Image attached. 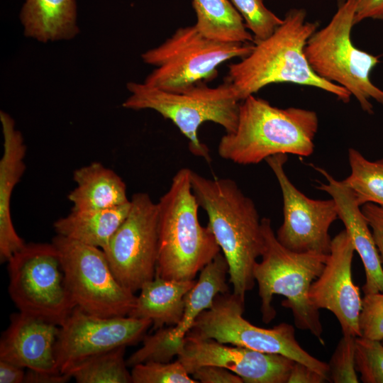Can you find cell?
Wrapping results in <instances>:
<instances>
[{
    "instance_id": "ba28073f",
    "label": "cell",
    "mask_w": 383,
    "mask_h": 383,
    "mask_svg": "<svg viewBox=\"0 0 383 383\" xmlns=\"http://www.w3.org/2000/svg\"><path fill=\"white\" fill-rule=\"evenodd\" d=\"M253 46V43L209 38L194 25L179 28L164 43L141 55L145 63L156 67L144 82L165 91L179 92L214 77L221 64L245 57Z\"/></svg>"
},
{
    "instance_id": "9a60e30c",
    "label": "cell",
    "mask_w": 383,
    "mask_h": 383,
    "mask_svg": "<svg viewBox=\"0 0 383 383\" xmlns=\"http://www.w3.org/2000/svg\"><path fill=\"white\" fill-rule=\"evenodd\" d=\"M177 360L192 374L204 365L226 368L245 383H287L295 361L287 356L227 345L187 333Z\"/></svg>"
},
{
    "instance_id": "74e56055",
    "label": "cell",
    "mask_w": 383,
    "mask_h": 383,
    "mask_svg": "<svg viewBox=\"0 0 383 383\" xmlns=\"http://www.w3.org/2000/svg\"><path fill=\"white\" fill-rule=\"evenodd\" d=\"M72 378L69 374L61 372H48L27 370L24 382L26 383H65Z\"/></svg>"
},
{
    "instance_id": "603a6c76",
    "label": "cell",
    "mask_w": 383,
    "mask_h": 383,
    "mask_svg": "<svg viewBox=\"0 0 383 383\" xmlns=\"http://www.w3.org/2000/svg\"><path fill=\"white\" fill-rule=\"evenodd\" d=\"M128 204L97 210H72L56 220L53 228L57 235L103 250L127 216Z\"/></svg>"
},
{
    "instance_id": "4316f807",
    "label": "cell",
    "mask_w": 383,
    "mask_h": 383,
    "mask_svg": "<svg viewBox=\"0 0 383 383\" xmlns=\"http://www.w3.org/2000/svg\"><path fill=\"white\" fill-rule=\"evenodd\" d=\"M126 347H119L94 355L70 373L77 383H131V373L124 359Z\"/></svg>"
},
{
    "instance_id": "7402d4cb",
    "label": "cell",
    "mask_w": 383,
    "mask_h": 383,
    "mask_svg": "<svg viewBox=\"0 0 383 383\" xmlns=\"http://www.w3.org/2000/svg\"><path fill=\"white\" fill-rule=\"evenodd\" d=\"M73 179L76 187L67 196L72 210L106 209L130 202L123 180L101 162L76 169Z\"/></svg>"
},
{
    "instance_id": "836d02e7",
    "label": "cell",
    "mask_w": 383,
    "mask_h": 383,
    "mask_svg": "<svg viewBox=\"0 0 383 383\" xmlns=\"http://www.w3.org/2000/svg\"><path fill=\"white\" fill-rule=\"evenodd\" d=\"M383 264V206L367 203L361 206Z\"/></svg>"
},
{
    "instance_id": "8d00e7d4",
    "label": "cell",
    "mask_w": 383,
    "mask_h": 383,
    "mask_svg": "<svg viewBox=\"0 0 383 383\" xmlns=\"http://www.w3.org/2000/svg\"><path fill=\"white\" fill-rule=\"evenodd\" d=\"M326 381L327 379L316 370L295 361L287 383H323Z\"/></svg>"
},
{
    "instance_id": "d590c367",
    "label": "cell",
    "mask_w": 383,
    "mask_h": 383,
    "mask_svg": "<svg viewBox=\"0 0 383 383\" xmlns=\"http://www.w3.org/2000/svg\"><path fill=\"white\" fill-rule=\"evenodd\" d=\"M367 18L383 19V0H357L354 24Z\"/></svg>"
},
{
    "instance_id": "ab89813d",
    "label": "cell",
    "mask_w": 383,
    "mask_h": 383,
    "mask_svg": "<svg viewBox=\"0 0 383 383\" xmlns=\"http://www.w3.org/2000/svg\"><path fill=\"white\" fill-rule=\"evenodd\" d=\"M382 343H383V340H382Z\"/></svg>"
},
{
    "instance_id": "cb8c5ba5",
    "label": "cell",
    "mask_w": 383,
    "mask_h": 383,
    "mask_svg": "<svg viewBox=\"0 0 383 383\" xmlns=\"http://www.w3.org/2000/svg\"><path fill=\"white\" fill-rule=\"evenodd\" d=\"M228 275V262L220 252L200 271L199 279L187 294L182 318L177 326H172L171 338H184L198 316L211 307L216 296L229 292Z\"/></svg>"
},
{
    "instance_id": "f1b7e54d",
    "label": "cell",
    "mask_w": 383,
    "mask_h": 383,
    "mask_svg": "<svg viewBox=\"0 0 383 383\" xmlns=\"http://www.w3.org/2000/svg\"><path fill=\"white\" fill-rule=\"evenodd\" d=\"M243 18L254 43L270 37L283 23L264 4L263 0H229Z\"/></svg>"
},
{
    "instance_id": "ac0fdd59",
    "label": "cell",
    "mask_w": 383,
    "mask_h": 383,
    "mask_svg": "<svg viewBox=\"0 0 383 383\" xmlns=\"http://www.w3.org/2000/svg\"><path fill=\"white\" fill-rule=\"evenodd\" d=\"M313 167L326 179L327 183L319 182L317 187L328 193L335 201L338 218L362 262L365 272L364 294L383 292L382 263L361 206L343 181L335 179L324 169Z\"/></svg>"
},
{
    "instance_id": "ffe728a7",
    "label": "cell",
    "mask_w": 383,
    "mask_h": 383,
    "mask_svg": "<svg viewBox=\"0 0 383 383\" xmlns=\"http://www.w3.org/2000/svg\"><path fill=\"white\" fill-rule=\"evenodd\" d=\"M19 17L24 35L40 43L70 40L79 31L76 0H26Z\"/></svg>"
},
{
    "instance_id": "d4e9b609",
    "label": "cell",
    "mask_w": 383,
    "mask_h": 383,
    "mask_svg": "<svg viewBox=\"0 0 383 383\" xmlns=\"http://www.w3.org/2000/svg\"><path fill=\"white\" fill-rule=\"evenodd\" d=\"M196 22L204 36L223 42L254 43L240 13L229 0H192Z\"/></svg>"
},
{
    "instance_id": "5bb4252c",
    "label": "cell",
    "mask_w": 383,
    "mask_h": 383,
    "mask_svg": "<svg viewBox=\"0 0 383 383\" xmlns=\"http://www.w3.org/2000/svg\"><path fill=\"white\" fill-rule=\"evenodd\" d=\"M265 161L275 175L282 194L284 219L275 233L279 242L294 252L328 255L332 241L329 228L338 218L333 199H312L300 192L284 171L287 154L274 155Z\"/></svg>"
},
{
    "instance_id": "e575fe53",
    "label": "cell",
    "mask_w": 383,
    "mask_h": 383,
    "mask_svg": "<svg viewBox=\"0 0 383 383\" xmlns=\"http://www.w3.org/2000/svg\"><path fill=\"white\" fill-rule=\"evenodd\" d=\"M191 375L201 383H243V379L231 371L216 365H204Z\"/></svg>"
},
{
    "instance_id": "5b68a950",
    "label": "cell",
    "mask_w": 383,
    "mask_h": 383,
    "mask_svg": "<svg viewBox=\"0 0 383 383\" xmlns=\"http://www.w3.org/2000/svg\"><path fill=\"white\" fill-rule=\"evenodd\" d=\"M261 223L265 249L261 261L255 265L253 275L258 285L262 321L268 323L276 316L274 295L284 296L286 299L282 305L291 309L296 327L309 331L324 345L319 309L311 303L309 291L323 270L328 255L290 250L277 240L270 218H262Z\"/></svg>"
},
{
    "instance_id": "7a4b0ae2",
    "label": "cell",
    "mask_w": 383,
    "mask_h": 383,
    "mask_svg": "<svg viewBox=\"0 0 383 383\" xmlns=\"http://www.w3.org/2000/svg\"><path fill=\"white\" fill-rule=\"evenodd\" d=\"M304 9H292L283 23L267 38L254 43L251 52L228 66L225 81L240 101L263 87L276 83H292L318 88L348 103L352 96L344 87L318 77L304 54L310 36L318 23L306 20Z\"/></svg>"
},
{
    "instance_id": "8fae6325",
    "label": "cell",
    "mask_w": 383,
    "mask_h": 383,
    "mask_svg": "<svg viewBox=\"0 0 383 383\" xmlns=\"http://www.w3.org/2000/svg\"><path fill=\"white\" fill-rule=\"evenodd\" d=\"M67 289L75 306L99 317L128 316L137 296L116 278L104 251L56 235Z\"/></svg>"
},
{
    "instance_id": "2e32d148",
    "label": "cell",
    "mask_w": 383,
    "mask_h": 383,
    "mask_svg": "<svg viewBox=\"0 0 383 383\" xmlns=\"http://www.w3.org/2000/svg\"><path fill=\"white\" fill-rule=\"evenodd\" d=\"M355 248L345 230L332 238L331 251L320 275L313 282L309 299L318 309L337 318L343 335L361 336L359 318L362 299L352 275Z\"/></svg>"
},
{
    "instance_id": "6da1fadb",
    "label": "cell",
    "mask_w": 383,
    "mask_h": 383,
    "mask_svg": "<svg viewBox=\"0 0 383 383\" xmlns=\"http://www.w3.org/2000/svg\"><path fill=\"white\" fill-rule=\"evenodd\" d=\"M191 186L228 265L233 293L245 300L255 283L253 269L265 249L261 219L253 201L235 181L206 178L191 170Z\"/></svg>"
},
{
    "instance_id": "1f68e13d",
    "label": "cell",
    "mask_w": 383,
    "mask_h": 383,
    "mask_svg": "<svg viewBox=\"0 0 383 383\" xmlns=\"http://www.w3.org/2000/svg\"><path fill=\"white\" fill-rule=\"evenodd\" d=\"M355 338L344 335L331 357L328 365V382L334 383H358L355 368Z\"/></svg>"
},
{
    "instance_id": "277c9868",
    "label": "cell",
    "mask_w": 383,
    "mask_h": 383,
    "mask_svg": "<svg viewBox=\"0 0 383 383\" xmlns=\"http://www.w3.org/2000/svg\"><path fill=\"white\" fill-rule=\"evenodd\" d=\"M191 170L182 168L160 199L158 250L155 276L193 280L221 252L210 228L199 220V206L193 193Z\"/></svg>"
},
{
    "instance_id": "83f0119b",
    "label": "cell",
    "mask_w": 383,
    "mask_h": 383,
    "mask_svg": "<svg viewBox=\"0 0 383 383\" xmlns=\"http://www.w3.org/2000/svg\"><path fill=\"white\" fill-rule=\"evenodd\" d=\"M172 326L156 329L155 333L145 335L143 345L133 353L126 360L128 367L148 362H168L174 356L181 353L184 338L173 339L170 336Z\"/></svg>"
},
{
    "instance_id": "e0dca14e",
    "label": "cell",
    "mask_w": 383,
    "mask_h": 383,
    "mask_svg": "<svg viewBox=\"0 0 383 383\" xmlns=\"http://www.w3.org/2000/svg\"><path fill=\"white\" fill-rule=\"evenodd\" d=\"M60 326L18 311L10 316V323L0 340V360L27 370L60 372L56 358Z\"/></svg>"
},
{
    "instance_id": "52a82bcc",
    "label": "cell",
    "mask_w": 383,
    "mask_h": 383,
    "mask_svg": "<svg viewBox=\"0 0 383 383\" xmlns=\"http://www.w3.org/2000/svg\"><path fill=\"white\" fill-rule=\"evenodd\" d=\"M357 1H339L330 22L308 39L304 54L315 74L346 89L362 109L372 114L371 99L383 105V90L370 79L379 60L356 48L351 40Z\"/></svg>"
},
{
    "instance_id": "484cf974",
    "label": "cell",
    "mask_w": 383,
    "mask_h": 383,
    "mask_svg": "<svg viewBox=\"0 0 383 383\" xmlns=\"http://www.w3.org/2000/svg\"><path fill=\"white\" fill-rule=\"evenodd\" d=\"M348 159L351 172L343 182L359 205L373 203L383 206V160L370 161L354 148L349 149Z\"/></svg>"
},
{
    "instance_id": "4fadbf2b",
    "label": "cell",
    "mask_w": 383,
    "mask_h": 383,
    "mask_svg": "<svg viewBox=\"0 0 383 383\" xmlns=\"http://www.w3.org/2000/svg\"><path fill=\"white\" fill-rule=\"evenodd\" d=\"M152 324L149 319L128 316L99 317L76 306L60 326L55 348L58 368L70 374L94 355L135 345Z\"/></svg>"
},
{
    "instance_id": "f546056e",
    "label": "cell",
    "mask_w": 383,
    "mask_h": 383,
    "mask_svg": "<svg viewBox=\"0 0 383 383\" xmlns=\"http://www.w3.org/2000/svg\"><path fill=\"white\" fill-rule=\"evenodd\" d=\"M133 383H198L189 377L182 362H148L132 367Z\"/></svg>"
},
{
    "instance_id": "d6986e66",
    "label": "cell",
    "mask_w": 383,
    "mask_h": 383,
    "mask_svg": "<svg viewBox=\"0 0 383 383\" xmlns=\"http://www.w3.org/2000/svg\"><path fill=\"white\" fill-rule=\"evenodd\" d=\"M3 134V152L0 160V260L7 262L25 245L17 233L11 216L13 191L25 170L26 146L13 118L0 111Z\"/></svg>"
},
{
    "instance_id": "4dcf8cb0",
    "label": "cell",
    "mask_w": 383,
    "mask_h": 383,
    "mask_svg": "<svg viewBox=\"0 0 383 383\" xmlns=\"http://www.w3.org/2000/svg\"><path fill=\"white\" fill-rule=\"evenodd\" d=\"M355 368L364 383H383V343L355 338Z\"/></svg>"
},
{
    "instance_id": "8992f818",
    "label": "cell",
    "mask_w": 383,
    "mask_h": 383,
    "mask_svg": "<svg viewBox=\"0 0 383 383\" xmlns=\"http://www.w3.org/2000/svg\"><path fill=\"white\" fill-rule=\"evenodd\" d=\"M129 96L122 106L132 110L151 109L170 120L188 139L190 152L210 162L208 147L198 135L200 126L211 121L226 133L235 131L240 101L227 82L216 87L201 82L179 92L165 91L143 82L127 83Z\"/></svg>"
},
{
    "instance_id": "30bf717a",
    "label": "cell",
    "mask_w": 383,
    "mask_h": 383,
    "mask_svg": "<svg viewBox=\"0 0 383 383\" xmlns=\"http://www.w3.org/2000/svg\"><path fill=\"white\" fill-rule=\"evenodd\" d=\"M7 262L8 290L18 311L60 326L76 306L54 244L26 243Z\"/></svg>"
},
{
    "instance_id": "9c48e42d",
    "label": "cell",
    "mask_w": 383,
    "mask_h": 383,
    "mask_svg": "<svg viewBox=\"0 0 383 383\" xmlns=\"http://www.w3.org/2000/svg\"><path fill=\"white\" fill-rule=\"evenodd\" d=\"M245 300L230 292L217 295L187 333L219 343L280 354L316 370L328 381V365L310 355L298 343L294 326L280 323L272 328L257 327L243 316Z\"/></svg>"
},
{
    "instance_id": "f35d334b",
    "label": "cell",
    "mask_w": 383,
    "mask_h": 383,
    "mask_svg": "<svg viewBox=\"0 0 383 383\" xmlns=\"http://www.w3.org/2000/svg\"><path fill=\"white\" fill-rule=\"evenodd\" d=\"M25 368L0 360V383H22L24 382Z\"/></svg>"
},
{
    "instance_id": "d6a6232c",
    "label": "cell",
    "mask_w": 383,
    "mask_h": 383,
    "mask_svg": "<svg viewBox=\"0 0 383 383\" xmlns=\"http://www.w3.org/2000/svg\"><path fill=\"white\" fill-rule=\"evenodd\" d=\"M361 336L383 340V292L365 294L359 318Z\"/></svg>"
},
{
    "instance_id": "44dd1931",
    "label": "cell",
    "mask_w": 383,
    "mask_h": 383,
    "mask_svg": "<svg viewBox=\"0 0 383 383\" xmlns=\"http://www.w3.org/2000/svg\"><path fill=\"white\" fill-rule=\"evenodd\" d=\"M195 282L155 276L141 287L128 316L150 320L155 330L177 326L184 313L185 296Z\"/></svg>"
},
{
    "instance_id": "3957f363",
    "label": "cell",
    "mask_w": 383,
    "mask_h": 383,
    "mask_svg": "<svg viewBox=\"0 0 383 383\" xmlns=\"http://www.w3.org/2000/svg\"><path fill=\"white\" fill-rule=\"evenodd\" d=\"M318 128V118L313 111L280 109L250 95L240 102L237 127L221 138L218 153L243 165L281 153L309 156Z\"/></svg>"
},
{
    "instance_id": "7c38bea8",
    "label": "cell",
    "mask_w": 383,
    "mask_h": 383,
    "mask_svg": "<svg viewBox=\"0 0 383 383\" xmlns=\"http://www.w3.org/2000/svg\"><path fill=\"white\" fill-rule=\"evenodd\" d=\"M102 250L117 280L132 292L155 278L158 209L147 193L132 196L127 216Z\"/></svg>"
}]
</instances>
